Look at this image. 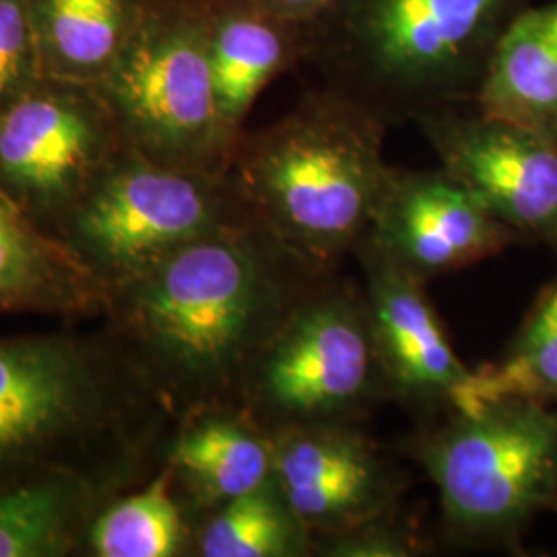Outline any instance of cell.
Segmentation results:
<instances>
[{"label":"cell","instance_id":"cell-1","mask_svg":"<svg viewBox=\"0 0 557 557\" xmlns=\"http://www.w3.org/2000/svg\"><path fill=\"white\" fill-rule=\"evenodd\" d=\"M329 273L252 213L108 292L101 320L178 423L238 407L260 349Z\"/></svg>","mask_w":557,"mask_h":557},{"label":"cell","instance_id":"cell-2","mask_svg":"<svg viewBox=\"0 0 557 557\" xmlns=\"http://www.w3.org/2000/svg\"><path fill=\"white\" fill-rule=\"evenodd\" d=\"M174 428L106 326L0 338V492L54 475L128 492Z\"/></svg>","mask_w":557,"mask_h":557},{"label":"cell","instance_id":"cell-3","mask_svg":"<svg viewBox=\"0 0 557 557\" xmlns=\"http://www.w3.org/2000/svg\"><path fill=\"white\" fill-rule=\"evenodd\" d=\"M533 0H343L308 32L320 85L388 128L473 106L502 34Z\"/></svg>","mask_w":557,"mask_h":557},{"label":"cell","instance_id":"cell-4","mask_svg":"<svg viewBox=\"0 0 557 557\" xmlns=\"http://www.w3.org/2000/svg\"><path fill=\"white\" fill-rule=\"evenodd\" d=\"M388 126L320 85L273 124L242 135L230 174L281 242L335 271L372 230L393 165Z\"/></svg>","mask_w":557,"mask_h":557},{"label":"cell","instance_id":"cell-5","mask_svg":"<svg viewBox=\"0 0 557 557\" xmlns=\"http://www.w3.org/2000/svg\"><path fill=\"white\" fill-rule=\"evenodd\" d=\"M432 479L444 533L465 545L517 552L543 515L557 512V405L506 398L446 419L409 440Z\"/></svg>","mask_w":557,"mask_h":557},{"label":"cell","instance_id":"cell-6","mask_svg":"<svg viewBox=\"0 0 557 557\" xmlns=\"http://www.w3.org/2000/svg\"><path fill=\"white\" fill-rule=\"evenodd\" d=\"M128 149L161 165L230 174L238 135L221 116L209 59V0L140 2L96 87Z\"/></svg>","mask_w":557,"mask_h":557},{"label":"cell","instance_id":"cell-7","mask_svg":"<svg viewBox=\"0 0 557 557\" xmlns=\"http://www.w3.org/2000/svg\"><path fill=\"white\" fill-rule=\"evenodd\" d=\"M391 400L363 292L329 273L252 361L238 407L271 436L358 423Z\"/></svg>","mask_w":557,"mask_h":557},{"label":"cell","instance_id":"cell-8","mask_svg":"<svg viewBox=\"0 0 557 557\" xmlns=\"http://www.w3.org/2000/svg\"><path fill=\"white\" fill-rule=\"evenodd\" d=\"M248 215L232 174L161 165L126 147L54 238L108 294L180 246Z\"/></svg>","mask_w":557,"mask_h":557},{"label":"cell","instance_id":"cell-9","mask_svg":"<svg viewBox=\"0 0 557 557\" xmlns=\"http://www.w3.org/2000/svg\"><path fill=\"white\" fill-rule=\"evenodd\" d=\"M124 149L96 87L40 77L0 110V188L50 236Z\"/></svg>","mask_w":557,"mask_h":557},{"label":"cell","instance_id":"cell-10","mask_svg":"<svg viewBox=\"0 0 557 557\" xmlns=\"http://www.w3.org/2000/svg\"><path fill=\"white\" fill-rule=\"evenodd\" d=\"M440 168L453 174L522 244L557 255V143L475 106L450 108L416 122Z\"/></svg>","mask_w":557,"mask_h":557},{"label":"cell","instance_id":"cell-11","mask_svg":"<svg viewBox=\"0 0 557 557\" xmlns=\"http://www.w3.org/2000/svg\"><path fill=\"white\" fill-rule=\"evenodd\" d=\"M363 299L391 400L423 416L453 411L469 370L446 335L425 281L398 262L370 232L354 250Z\"/></svg>","mask_w":557,"mask_h":557},{"label":"cell","instance_id":"cell-12","mask_svg":"<svg viewBox=\"0 0 557 557\" xmlns=\"http://www.w3.org/2000/svg\"><path fill=\"white\" fill-rule=\"evenodd\" d=\"M273 446V479L312 541L397 512L405 479L358 423L287 430Z\"/></svg>","mask_w":557,"mask_h":557},{"label":"cell","instance_id":"cell-13","mask_svg":"<svg viewBox=\"0 0 557 557\" xmlns=\"http://www.w3.org/2000/svg\"><path fill=\"white\" fill-rule=\"evenodd\" d=\"M370 234L425 283L522 244L515 230L442 168L393 165Z\"/></svg>","mask_w":557,"mask_h":557},{"label":"cell","instance_id":"cell-14","mask_svg":"<svg viewBox=\"0 0 557 557\" xmlns=\"http://www.w3.org/2000/svg\"><path fill=\"white\" fill-rule=\"evenodd\" d=\"M273 460V436L239 407L180 419L163 453L193 529L230 499L271 481Z\"/></svg>","mask_w":557,"mask_h":557},{"label":"cell","instance_id":"cell-15","mask_svg":"<svg viewBox=\"0 0 557 557\" xmlns=\"http://www.w3.org/2000/svg\"><path fill=\"white\" fill-rule=\"evenodd\" d=\"M308 29L255 0H209V59L227 128L242 137L255 101L278 75L304 64Z\"/></svg>","mask_w":557,"mask_h":557},{"label":"cell","instance_id":"cell-16","mask_svg":"<svg viewBox=\"0 0 557 557\" xmlns=\"http://www.w3.org/2000/svg\"><path fill=\"white\" fill-rule=\"evenodd\" d=\"M103 306L98 281L0 188V317L101 319Z\"/></svg>","mask_w":557,"mask_h":557},{"label":"cell","instance_id":"cell-17","mask_svg":"<svg viewBox=\"0 0 557 557\" xmlns=\"http://www.w3.org/2000/svg\"><path fill=\"white\" fill-rule=\"evenodd\" d=\"M473 106L557 143V0L531 2L506 27Z\"/></svg>","mask_w":557,"mask_h":557},{"label":"cell","instance_id":"cell-18","mask_svg":"<svg viewBox=\"0 0 557 557\" xmlns=\"http://www.w3.org/2000/svg\"><path fill=\"white\" fill-rule=\"evenodd\" d=\"M119 492L94 479L54 475L0 492V557L85 554L94 518Z\"/></svg>","mask_w":557,"mask_h":557},{"label":"cell","instance_id":"cell-19","mask_svg":"<svg viewBox=\"0 0 557 557\" xmlns=\"http://www.w3.org/2000/svg\"><path fill=\"white\" fill-rule=\"evenodd\" d=\"M140 2L32 0L41 75L98 87L128 38Z\"/></svg>","mask_w":557,"mask_h":557},{"label":"cell","instance_id":"cell-20","mask_svg":"<svg viewBox=\"0 0 557 557\" xmlns=\"http://www.w3.org/2000/svg\"><path fill=\"white\" fill-rule=\"evenodd\" d=\"M193 531L172 469L161 462L151 478L101 508L89 527L83 556H193Z\"/></svg>","mask_w":557,"mask_h":557},{"label":"cell","instance_id":"cell-21","mask_svg":"<svg viewBox=\"0 0 557 557\" xmlns=\"http://www.w3.org/2000/svg\"><path fill=\"white\" fill-rule=\"evenodd\" d=\"M506 398L557 405V277L541 289L506 354L469 370L453 395V411L475 413Z\"/></svg>","mask_w":557,"mask_h":557},{"label":"cell","instance_id":"cell-22","mask_svg":"<svg viewBox=\"0 0 557 557\" xmlns=\"http://www.w3.org/2000/svg\"><path fill=\"white\" fill-rule=\"evenodd\" d=\"M193 556L308 557L312 535L271 479L200 518L193 531Z\"/></svg>","mask_w":557,"mask_h":557},{"label":"cell","instance_id":"cell-23","mask_svg":"<svg viewBox=\"0 0 557 557\" xmlns=\"http://www.w3.org/2000/svg\"><path fill=\"white\" fill-rule=\"evenodd\" d=\"M40 77L32 0H0V110Z\"/></svg>","mask_w":557,"mask_h":557},{"label":"cell","instance_id":"cell-24","mask_svg":"<svg viewBox=\"0 0 557 557\" xmlns=\"http://www.w3.org/2000/svg\"><path fill=\"white\" fill-rule=\"evenodd\" d=\"M423 549L416 529L397 512L312 541V556L320 557H413Z\"/></svg>","mask_w":557,"mask_h":557},{"label":"cell","instance_id":"cell-25","mask_svg":"<svg viewBox=\"0 0 557 557\" xmlns=\"http://www.w3.org/2000/svg\"><path fill=\"white\" fill-rule=\"evenodd\" d=\"M267 11L275 13L281 20L296 23L304 29H312L320 20L335 11L343 0H255Z\"/></svg>","mask_w":557,"mask_h":557}]
</instances>
